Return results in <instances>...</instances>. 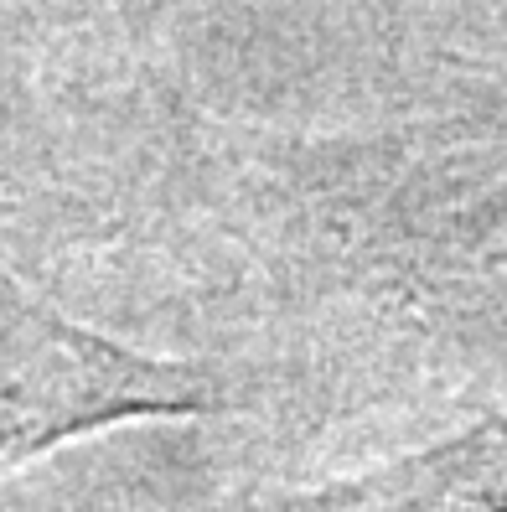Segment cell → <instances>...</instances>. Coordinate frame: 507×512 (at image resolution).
I'll return each mask as SVG.
<instances>
[{"instance_id": "1", "label": "cell", "mask_w": 507, "mask_h": 512, "mask_svg": "<svg viewBox=\"0 0 507 512\" xmlns=\"http://www.w3.org/2000/svg\"><path fill=\"white\" fill-rule=\"evenodd\" d=\"M207 388L68 321L0 264V476L88 430L145 414H197Z\"/></svg>"}]
</instances>
